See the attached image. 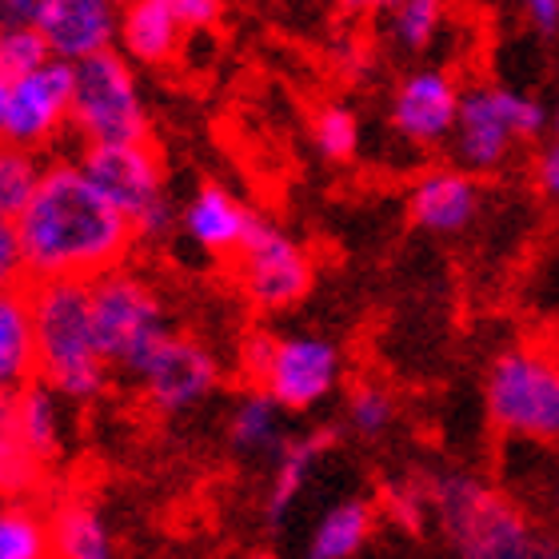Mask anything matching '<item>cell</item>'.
Instances as JSON below:
<instances>
[{"label":"cell","mask_w":559,"mask_h":559,"mask_svg":"<svg viewBox=\"0 0 559 559\" xmlns=\"http://www.w3.org/2000/svg\"><path fill=\"white\" fill-rule=\"evenodd\" d=\"M380 512L408 536H419L431 520V500H428V479L416 476H396L380 488Z\"/></svg>","instance_id":"f1b7e54d"},{"label":"cell","mask_w":559,"mask_h":559,"mask_svg":"<svg viewBox=\"0 0 559 559\" xmlns=\"http://www.w3.org/2000/svg\"><path fill=\"white\" fill-rule=\"evenodd\" d=\"M36 28L48 40L52 57L76 64L120 45V4L117 0H40Z\"/></svg>","instance_id":"4fadbf2b"},{"label":"cell","mask_w":559,"mask_h":559,"mask_svg":"<svg viewBox=\"0 0 559 559\" xmlns=\"http://www.w3.org/2000/svg\"><path fill=\"white\" fill-rule=\"evenodd\" d=\"M312 140L324 160H352L360 148V120L344 105H324L312 120Z\"/></svg>","instance_id":"f546056e"},{"label":"cell","mask_w":559,"mask_h":559,"mask_svg":"<svg viewBox=\"0 0 559 559\" xmlns=\"http://www.w3.org/2000/svg\"><path fill=\"white\" fill-rule=\"evenodd\" d=\"M117 4H120V9H124V4H132V0H117Z\"/></svg>","instance_id":"7bdbcfd3"},{"label":"cell","mask_w":559,"mask_h":559,"mask_svg":"<svg viewBox=\"0 0 559 559\" xmlns=\"http://www.w3.org/2000/svg\"><path fill=\"white\" fill-rule=\"evenodd\" d=\"M45 164L36 148H24L16 140L0 136V216L16 221L24 212V204L33 200L40 176H45Z\"/></svg>","instance_id":"484cf974"},{"label":"cell","mask_w":559,"mask_h":559,"mask_svg":"<svg viewBox=\"0 0 559 559\" xmlns=\"http://www.w3.org/2000/svg\"><path fill=\"white\" fill-rule=\"evenodd\" d=\"M257 212H248L224 185H200L180 209V233L209 257H236Z\"/></svg>","instance_id":"2e32d148"},{"label":"cell","mask_w":559,"mask_h":559,"mask_svg":"<svg viewBox=\"0 0 559 559\" xmlns=\"http://www.w3.org/2000/svg\"><path fill=\"white\" fill-rule=\"evenodd\" d=\"M48 532H52V559H117L105 515L84 496H64L52 503Z\"/></svg>","instance_id":"44dd1931"},{"label":"cell","mask_w":559,"mask_h":559,"mask_svg":"<svg viewBox=\"0 0 559 559\" xmlns=\"http://www.w3.org/2000/svg\"><path fill=\"white\" fill-rule=\"evenodd\" d=\"M524 559H559V539L536 536V544H532V551H527Z\"/></svg>","instance_id":"74e56055"},{"label":"cell","mask_w":559,"mask_h":559,"mask_svg":"<svg viewBox=\"0 0 559 559\" xmlns=\"http://www.w3.org/2000/svg\"><path fill=\"white\" fill-rule=\"evenodd\" d=\"M48 60H52V48H48V40L40 36L36 24L0 33V76L4 81H21V76L36 72Z\"/></svg>","instance_id":"4dcf8cb0"},{"label":"cell","mask_w":559,"mask_h":559,"mask_svg":"<svg viewBox=\"0 0 559 559\" xmlns=\"http://www.w3.org/2000/svg\"><path fill=\"white\" fill-rule=\"evenodd\" d=\"M479 204H484V192H479L476 173H467V168H436V173L419 176L408 192L412 224L431 236H455L472 228Z\"/></svg>","instance_id":"9a60e30c"},{"label":"cell","mask_w":559,"mask_h":559,"mask_svg":"<svg viewBox=\"0 0 559 559\" xmlns=\"http://www.w3.org/2000/svg\"><path fill=\"white\" fill-rule=\"evenodd\" d=\"M9 96H12V81L0 76V136H4V124H9Z\"/></svg>","instance_id":"f35d334b"},{"label":"cell","mask_w":559,"mask_h":559,"mask_svg":"<svg viewBox=\"0 0 559 559\" xmlns=\"http://www.w3.org/2000/svg\"><path fill=\"white\" fill-rule=\"evenodd\" d=\"M484 412L512 440L559 448V356L512 344L491 356L484 376Z\"/></svg>","instance_id":"277c9868"},{"label":"cell","mask_w":559,"mask_h":559,"mask_svg":"<svg viewBox=\"0 0 559 559\" xmlns=\"http://www.w3.org/2000/svg\"><path fill=\"white\" fill-rule=\"evenodd\" d=\"M0 559H52L48 515L28 500H0Z\"/></svg>","instance_id":"d4e9b609"},{"label":"cell","mask_w":559,"mask_h":559,"mask_svg":"<svg viewBox=\"0 0 559 559\" xmlns=\"http://www.w3.org/2000/svg\"><path fill=\"white\" fill-rule=\"evenodd\" d=\"M551 129L559 132V93H556V108H551Z\"/></svg>","instance_id":"ab89813d"},{"label":"cell","mask_w":559,"mask_h":559,"mask_svg":"<svg viewBox=\"0 0 559 559\" xmlns=\"http://www.w3.org/2000/svg\"><path fill=\"white\" fill-rule=\"evenodd\" d=\"M551 124L548 105L532 93L476 81L460 93V117L452 129V156L476 176L500 173L520 140H536Z\"/></svg>","instance_id":"5b68a950"},{"label":"cell","mask_w":559,"mask_h":559,"mask_svg":"<svg viewBox=\"0 0 559 559\" xmlns=\"http://www.w3.org/2000/svg\"><path fill=\"white\" fill-rule=\"evenodd\" d=\"M69 129L81 144H132L148 140V112L140 96L136 72L117 48L72 64V112Z\"/></svg>","instance_id":"ba28073f"},{"label":"cell","mask_w":559,"mask_h":559,"mask_svg":"<svg viewBox=\"0 0 559 559\" xmlns=\"http://www.w3.org/2000/svg\"><path fill=\"white\" fill-rule=\"evenodd\" d=\"M348 16H372V12H392L400 0H336Z\"/></svg>","instance_id":"8d00e7d4"},{"label":"cell","mask_w":559,"mask_h":559,"mask_svg":"<svg viewBox=\"0 0 559 559\" xmlns=\"http://www.w3.org/2000/svg\"><path fill=\"white\" fill-rule=\"evenodd\" d=\"M36 9H40V0H0V33L36 24Z\"/></svg>","instance_id":"d590c367"},{"label":"cell","mask_w":559,"mask_h":559,"mask_svg":"<svg viewBox=\"0 0 559 559\" xmlns=\"http://www.w3.org/2000/svg\"><path fill=\"white\" fill-rule=\"evenodd\" d=\"M36 380V324L28 284L0 292V392Z\"/></svg>","instance_id":"ffe728a7"},{"label":"cell","mask_w":559,"mask_h":559,"mask_svg":"<svg viewBox=\"0 0 559 559\" xmlns=\"http://www.w3.org/2000/svg\"><path fill=\"white\" fill-rule=\"evenodd\" d=\"M284 416L288 408L280 404L276 396H269L264 388H248L245 396L233 404V416H228V443H233L236 455H276L280 443L288 440V428H284Z\"/></svg>","instance_id":"603a6c76"},{"label":"cell","mask_w":559,"mask_h":559,"mask_svg":"<svg viewBox=\"0 0 559 559\" xmlns=\"http://www.w3.org/2000/svg\"><path fill=\"white\" fill-rule=\"evenodd\" d=\"M248 559H276V556H269V551H260V556H248Z\"/></svg>","instance_id":"b9f144b4"},{"label":"cell","mask_w":559,"mask_h":559,"mask_svg":"<svg viewBox=\"0 0 559 559\" xmlns=\"http://www.w3.org/2000/svg\"><path fill=\"white\" fill-rule=\"evenodd\" d=\"M428 500L452 559H524L536 544L532 515L476 472L448 467L428 476Z\"/></svg>","instance_id":"3957f363"},{"label":"cell","mask_w":559,"mask_h":559,"mask_svg":"<svg viewBox=\"0 0 559 559\" xmlns=\"http://www.w3.org/2000/svg\"><path fill=\"white\" fill-rule=\"evenodd\" d=\"M168 9L180 16V24H185L188 33H204V28H212V24L221 21L224 0H168Z\"/></svg>","instance_id":"836d02e7"},{"label":"cell","mask_w":559,"mask_h":559,"mask_svg":"<svg viewBox=\"0 0 559 559\" xmlns=\"http://www.w3.org/2000/svg\"><path fill=\"white\" fill-rule=\"evenodd\" d=\"M344 356L328 336L312 332H292L272 340L269 364L260 372L257 388L276 396L288 412H312L340 388Z\"/></svg>","instance_id":"8fae6325"},{"label":"cell","mask_w":559,"mask_h":559,"mask_svg":"<svg viewBox=\"0 0 559 559\" xmlns=\"http://www.w3.org/2000/svg\"><path fill=\"white\" fill-rule=\"evenodd\" d=\"M400 408H396V396H392V388L376 384V380H360V384L352 388L348 400H344V424H348L352 436H360V440H380L392 431L396 424Z\"/></svg>","instance_id":"4316f807"},{"label":"cell","mask_w":559,"mask_h":559,"mask_svg":"<svg viewBox=\"0 0 559 559\" xmlns=\"http://www.w3.org/2000/svg\"><path fill=\"white\" fill-rule=\"evenodd\" d=\"M69 112H72V64L52 57L36 72L12 81L4 136L24 144V148L40 152L60 136V129H69Z\"/></svg>","instance_id":"7c38bea8"},{"label":"cell","mask_w":559,"mask_h":559,"mask_svg":"<svg viewBox=\"0 0 559 559\" xmlns=\"http://www.w3.org/2000/svg\"><path fill=\"white\" fill-rule=\"evenodd\" d=\"M45 472L48 467L28 452L16 428L12 392H0V500H33L45 484Z\"/></svg>","instance_id":"cb8c5ba5"},{"label":"cell","mask_w":559,"mask_h":559,"mask_svg":"<svg viewBox=\"0 0 559 559\" xmlns=\"http://www.w3.org/2000/svg\"><path fill=\"white\" fill-rule=\"evenodd\" d=\"M460 84L443 69H416L392 93V129L412 144H440L460 117Z\"/></svg>","instance_id":"5bb4252c"},{"label":"cell","mask_w":559,"mask_h":559,"mask_svg":"<svg viewBox=\"0 0 559 559\" xmlns=\"http://www.w3.org/2000/svg\"><path fill=\"white\" fill-rule=\"evenodd\" d=\"M551 500H556V508H559V476H556V484H551Z\"/></svg>","instance_id":"60d3db41"},{"label":"cell","mask_w":559,"mask_h":559,"mask_svg":"<svg viewBox=\"0 0 559 559\" xmlns=\"http://www.w3.org/2000/svg\"><path fill=\"white\" fill-rule=\"evenodd\" d=\"M233 276L252 308H260V312H288L312 292L316 269L300 240H292L280 224L257 216L245 245L236 248Z\"/></svg>","instance_id":"9c48e42d"},{"label":"cell","mask_w":559,"mask_h":559,"mask_svg":"<svg viewBox=\"0 0 559 559\" xmlns=\"http://www.w3.org/2000/svg\"><path fill=\"white\" fill-rule=\"evenodd\" d=\"M88 292H93V320L100 352L112 364V372H124L132 380L156 352V344L173 332L160 292L124 264L88 280Z\"/></svg>","instance_id":"8992f818"},{"label":"cell","mask_w":559,"mask_h":559,"mask_svg":"<svg viewBox=\"0 0 559 559\" xmlns=\"http://www.w3.org/2000/svg\"><path fill=\"white\" fill-rule=\"evenodd\" d=\"M532 180H536V192L551 204H559V132L556 140H548L539 148L536 164H532Z\"/></svg>","instance_id":"d6a6232c"},{"label":"cell","mask_w":559,"mask_h":559,"mask_svg":"<svg viewBox=\"0 0 559 559\" xmlns=\"http://www.w3.org/2000/svg\"><path fill=\"white\" fill-rule=\"evenodd\" d=\"M380 524V500L372 496H344L312 524L304 539V559H356Z\"/></svg>","instance_id":"ac0fdd59"},{"label":"cell","mask_w":559,"mask_h":559,"mask_svg":"<svg viewBox=\"0 0 559 559\" xmlns=\"http://www.w3.org/2000/svg\"><path fill=\"white\" fill-rule=\"evenodd\" d=\"M88 180L117 204L136 228V240H164L180 224V212L168 200L164 188L160 156L148 140H132V144H81L76 152Z\"/></svg>","instance_id":"52a82bcc"},{"label":"cell","mask_w":559,"mask_h":559,"mask_svg":"<svg viewBox=\"0 0 559 559\" xmlns=\"http://www.w3.org/2000/svg\"><path fill=\"white\" fill-rule=\"evenodd\" d=\"M60 392L52 384H45L40 376L21 384L12 392V408H16V428H21L28 452L40 464H57L64 452V416H60Z\"/></svg>","instance_id":"7402d4cb"},{"label":"cell","mask_w":559,"mask_h":559,"mask_svg":"<svg viewBox=\"0 0 559 559\" xmlns=\"http://www.w3.org/2000/svg\"><path fill=\"white\" fill-rule=\"evenodd\" d=\"M28 284V272H24L21 257V236H16V221L0 216V292L21 288Z\"/></svg>","instance_id":"1f68e13d"},{"label":"cell","mask_w":559,"mask_h":559,"mask_svg":"<svg viewBox=\"0 0 559 559\" xmlns=\"http://www.w3.org/2000/svg\"><path fill=\"white\" fill-rule=\"evenodd\" d=\"M388 33L396 40V48L404 52H428L436 45V36L443 28V16H448V0H400L396 9L388 12Z\"/></svg>","instance_id":"83f0119b"},{"label":"cell","mask_w":559,"mask_h":559,"mask_svg":"<svg viewBox=\"0 0 559 559\" xmlns=\"http://www.w3.org/2000/svg\"><path fill=\"white\" fill-rule=\"evenodd\" d=\"M185 33L188 28L168 9V0H132L120 9V48L136 64H168L180 52Z\"/></svg>","instance_id":"d6986e66"},{"label":"cell","mask_w":559,"mask_h":559,"mask_svg":"<svg viewBox=\"0 0 559 559\" xmlns=\"http://www.w3.org/2000/svg\"><path fill=\"white\" fill-rule=\"evenodd\" d=\"M332 448H336V428H312L280 443V452L272 455L269 491H264V520H269V527H280L288 520L292 508L300 503L312 472Z\"/></svg>","instance_id":"e0dca14e"},{"label":"cell","mask_w":559,"mask_h":559,"mask_svg":"<svg viewBox=\"0 0 559 559\" xmlns=\"http://www.w3.org/2000/svg\"><path fill=\"white\" fill-rule=\"evenodd\" d=\"M36 324V376L69 404H93L105 396L112 364L100 352L88 280H28Z\"/></svg>","instance_id":"7a4b0ae2"},{"label":"cell","mask_w":559,"mask_h":559,"mask_svg":"<svg viewBox=\"0 0 559 559\" xmlns=\"http://www.w3.org/2000/svg\"><path fill=\"white\" fill-rule=\"evenodd\" d=\"M28 280H93L124 264L136 228L76 160H48L33 200L16 216Z\"/></svg>","instance_id":"6da1fadb"},{"label":"cell","mask_w":559,"mask_h":559,"mask_svg":"<svg viewBox=\"0 0 559 559\" xmlns=\"http://www.w3.org/2000/svg\"><path fill=\"white\" fill-rule=\"evenodd\" d=\"M520 9H524L527 24L544 36H556L559 33V0H520Z\"/></svg>","instance_id":"e575fe53"},{"label":"cell","mask_w":559,"mask_h":559,"mask_svg":"<svg viewBox=\"0 0 559 559\" xmlns=\"http://www.w3.org/2000/svg\"><path fill=\"white\" fill-rule=\"evenodd\" d=\"M132 380L156 416H185L221 388V360L197 336L168 332Z\"/></svg>","instance_id":"30bf717a"}]
</instances>
